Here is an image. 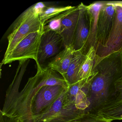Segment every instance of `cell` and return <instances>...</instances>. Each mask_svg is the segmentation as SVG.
<instances>
[{"instance_id":"14","label":"cell","mask_w":122,"mask_h":122,"mask_svg":"<svg viewBox=\"0 0 122 122\" xmlns=\"http://www.w3.org/2000/svg\"><path fill=\"white\" fill-rule=\"evenodd\" d=\"M93 112L112 121L122 120V98L114 97Z\"/></svg>"},{"instance_id":"8","label":"cell","mask_w":122,"mask_h":122,"mask_svg":"<svg viewBox=\"0 0 122 122\" xmlns=\"http://www.w3.org/2000/svg\"><path fill=\"white\" fill-rule=\"evenodd\" d=\"M115 6L106 1L99 13L97 30L96 51L105 46L113 24Z\"/></svg>"},{"instance_id":"22","label":"cell","mask_w":122,"mask_h":122,"mask_svg":"<svg viewBox=\"0 0 122 122\" xmlns=\"http://www.w3.org/2000/svg\"><path fill=\"white\" fill-rule=\"evenodd\" d=\"M111 3L115 5H122V1H110Z\"/></svg>"},{"instance_id":"2","label":"cell","mask_w":122,"mask_h":122,"mask_svg":"<svg viewBox=\"0 0 122 122\" xmlns=\"http://www.w3.org/2000/svg\"><path fill=\"white\" fill-rule=\"evenodd\" d=\"M97 72L90 86V106L93 112L116 95L115 83L122 75L121 51L101 58H96L93 70Z\"/></svg>"},{"instance_id":"10","label":"cell","mask_w":122,"mask_h":122,"mask_svg":"<svg viewBox=\"0 0 122 122\" xmlns=\"http://www.w3.org/2000/svg\"><path fill=\"white\" fill-rule=\"evenodd\" d=\"M79 15L73 42L75 51H81L86 44L90 31V16L87 5L81 3L79 5Z\"/></svg>"},{"instance_id":"11","label":"cell","mask_w":122,"mask_h":122,"mask_svg":"<svg viewBox=\"0 0 122 122\" xmlns=\"http://www.w3.org/2000/svg\"><path fill=\"white\" fill-rule=\"evenodd\" d=\"M106 1H98L87 5V9L90 16V31L86 44L81 50L86 55L91 47L96 50L97 45V30L98 22L100 11Z\"/></svg>"},{"instance_id":"5","label":"cell","mask_w":122,"mask_h":122,"mask_svg":"<svg viewBox=\"0 0 122 122\" xmlns=\"http://www.w3.org/2000/svg\"><path fill=\"white\" fill-rule=\"evenodd\" d=\"M87 78L79 81L68 88L66 93L63 107H76L78 110L86 112L90 106L89 99L90 86L97 72Z\"/></svg>"},{"instance_id":"23","label":"cell","mask_w":122,"mask_h":122,"mask_svg":"<svg viewBox=\"0 0 122 122\" xmlns=\"http://www.w3.org/2000/svg\"><path fill=\"white\" fill-rule=\"evenodd\" d=\"M121 54H122V50L121 51Z\"/></svg>"},{"instance_id":"19","label":"cell","mask_w":122,"mask_h":122,"mask_svg":"<svg viewBox=\"0 0 122 122\" xmlns=\"http://www.w3.org/2000/svg\"><path fill=\"white\" fill-rule=\"evenodd\" d=\"M115 88L116 93L115 97L122 98V75L115 82Z\"/></svg>"},{"instance_id":"7","label":"cell","mask_w":122,"mask_h":122,"mask_svg":"<svg viewBox=\"0 0 122 122\" xmlns=\"http://www.w3.org/2000/svg\"><path fill=\"white\" fill-rule=\"evenodd\" d=\"M62 46V38L57 32L51 30L43 32L38 51L37 69L42 68L41 65L47 60L57 55Z\"/></svg>"},{"instance_id":"20","label":"cell","mask_w":122,"mask_h":122,"mask_svg":"<svg viewBox=\"0 0 122 122\" xmlns=\"http://www.w3.org/2000/svg\"><path fill=\"white\" fill-rule=\"evenodd\" d=\"M33 5L36 13L39 15V16L44 12L46 8L47 7L42 2L37 3Z\"/></svg>"},{"instance_id":"16","label":"cell","mask_w":122,"mask_h":122,"mask_svg":"<svg viewBox=\"0 0 122 122\" xmlns=\"http://www.w3.org/2000/svg\"><path fill=\"white\" fill-rule=\"evenodd\" d=\"M96 57V50L91 47L86 55L78 73L79 81L87 78L95 73L93 71Z\"/></svg>"},{"instance_id":"4","label":"cell","mask_w":122,"mask_h":122,"mask_svg":"<svg viewBox=\"0 0 122 122\" xmlns=\"http://www.w3.org/2000/svg\"><path fill=\"white\" fill-rule=\"evenodd\" d=\"M42 30L32 33L20 42L8 55L4 57L2 65L14 61L32 59L38 65V56Z\"/></svg>"},{"instance_id":"3","label":"cell","mask_w":122,"mask_h":122,"mask_svg":"<svg viewBox=\"0 0 122 122\" xmlns=\"http://www.w3.org/2000/svg\"><path fill=\"white\" fill-rule=\"evenodd\" d=\"M42 30V25L33 5L25 10L14 22L12 32L7 37L8 45L4 57L7 56L23 39L30 33Z\"/></svg>"},{"instance_id":"13","label":"cell","mask_w":122,"mask_h":122,"mask_svg":"<svg viewBox=\"0 0 122 122\" xmlns=\"http://www.w3.org/2000/svg\"><path fill=\"white\" fill-rule=\"evenodd\" d=\"M75 51L73 46L65 47L57 55L52 58L48 64V68L60 73L63 77L67 71Z\"/></svg>"},{"instance_id":"6","label":"cell","mask_w":122,"mask_h":122,"mask_svg":"<svg viewBox=\"0 0 122 122\" xmlns=\"http://www.w3.org/2000/svg\"><path fill=\"white\" fill-rule=\"evenodd\" d=\"M113 5L115 9L112 27L105 46L96 51V58L97 59L122 50V5Z\"/></svg>"},{"instance_id":"12","label":"cell","mask_w":122,"mask_h":122,"mask_svg":"<svg viewBox=\"0 0 122 122\" xmlns=\"http://www.w3.org/2000/svg\"><path fill=\"white\" fill-rule=\"evenodd\" d=\"M79 15V5L75 11L65 18L57 33L63 40L64 47L73 46Z\"/></svg>"},{"instance_id":"21","label":"cell","mask_w":122,"mask_h":122,"mask_svg":"<svg viewBox=\"0 0 122 122\" xmlns=\"http://www.w3.org/2000/svg\"><path fill=\"white\" fill-rule=\"evenodd\" d=\"M0 122H20L12 118L3 115L0 113Z\"/></svg>"},{"instance_id":"17","label":"cell","mask_w":122,"mask_h":122,"mask_svg":"<svg viewBox=\"0 0 122 122\" xmlns=\"http://www.w3.org/2000/svg\"><path fill=\"white\" fill-rule=\"evenodd\" d=\"M77 6L74 8L63 12L62 13L46 21L42 27V33L47 31H52L57 32L60 28L63 19L75 10Z\"/></svg>"},{"instance_id":"9","label":"cell","mask_w":122,"mask_h":122,"mask_svg":"<svg viewBox=\"0 0 122 122\" xmlns=\"http://www.w3.org/2000/svg\"><path fill=\"white\" fill-rule=\"evenodd\" d=\"M76 110L62 109L43 122H112L95 112L87 111L82 115Z\"/></svg>"},{"instance_id":"15","label":"cell","mask_w":122,"mask_h":122,"mask_svg":"<svg viewBox=\"0 0 122 122\" xmlns=\"http://www.w3.org/2000/svg\"><path fill=\"white\" fill-rule=\"evenodd\" d=\"M85 57L86 55L81 51H75L67 73L63 77L68 87L79 81L78 73Z\"/></svg>"},{"instance_id":"18","label":"cell","mask_w":122,"mask_h":122,"mask_svg":"<svg viewBox=\"0 0 122 122\" xmlns=\"http://www.w3.org/2000/svg\"><path fill=\"white\" fill-rule=\"evenodd\" d=\"M75 6L71 5L65 7H47L44 12L39 15L40 21L43 26L45 23L48 20L54 17L57 15L68 10L74 8Z\"/></svg>"},{"instance_id":"1","label":"cell","mask_w":122,"mask_h":122,"mask_svg":"<svg viewBox=\"0 0 122 122\" xmlns=\"http://www.w3.org/2000/svg\"><path fill=\"white\" fill-rule=\"evenodd\" d=\"M26 68H17L15 76L6 92L0 113L20 122H41L63 108V93L68 88L66 81L57 72L46 68L37 69L23 89L19 87Z\"/></svg>"}]
</instances>
